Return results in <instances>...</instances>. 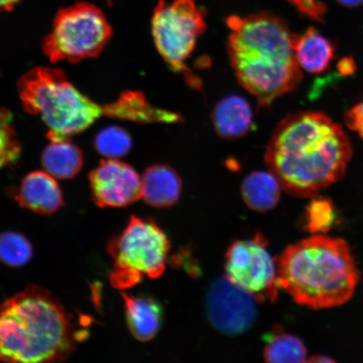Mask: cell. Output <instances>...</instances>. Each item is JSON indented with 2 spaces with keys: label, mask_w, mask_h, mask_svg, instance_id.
I'll return each mask as SVG.
<instances>
[{
  "label": "cell",
  "mask_w": 363,
  "mask_h": 363,
  "mask_svg": "<svg viewBox=\"0 0 363 363\" xmlns=\"http://www.w3.org/2000/svg\"><path fill=\"white\" fill-rule=\"evenodd\" d=\"M352 155L342 126L323 113L303 111L277 125L265 162L284 191L310 198L343 178Z\"/></svg>",
  "instance_id": "obj_1"
},
{
  "label": "cell",
  "mask_w": 363,
  "mask_h": 363,
  "mask_svg": "<svg viewBox=\"0 0 363 363\" xmlns=\"http://www.w3.org/2000/svg\"><path fill=\"white\" fill-rule=\"evenodd\" d=\"M228 54L235 76L261 106L291 92L302 80L287 22L270 13L230 16Z\"/></svg>",
  "instance_id": "obj_2"
},
{
  "label": "cell",
  "mask_w": 363,
  "mask_h": 363,
  "mask_svg": "<svg viewBox=\"0 0 363 363\" xmlns=\"http://www.w3.org/2000/svg\"><path fill=\"white\" fill-rule=\"evenodd\" d=\"M78 335L62 303L31 285L0 306V361L45 363L67 359Z\"/></svg>",
  "instance_id": "obj_3"
},
{
  "label": "cell",
  "mask_w": 363,
  "mask_h": 363,
  "mask_svg": "<svg viewBox=\"0 0 363 363\" xmlns=\"http://www.w3.org/2000/svg\"><path fill=\"white\" fill-rule=\"evenodd\" d=\"M359 270L342 239L314 235L285 249L278 261V281L298 305L321 310L352 297Z\"/></svg>",
  "instance_id": "obj_4"
},
{
  "label": "cell",
  "mask_w": 363,
  "mask_h": 363,
  "mask_svg": "<svg viewBox=\"0 0 363 363\" xmlns=\"http://www.w3.org/2000/svg\"><path fill=\"white\" fill-rule=\"evenodd\" d=\"M17 89L24 110L47 125L50 140L70 138L107 116L106 106L80 92L58 68H33L18 81Z\"/></svg>",
  "instance_id": "obj_5"
},
{
  "label": "cell",
  "mask_w": 363,
  "mask_h": 363,
  "mask_svg": "<svg viewBox=\"0 0 363 363\" xmlns=\"http://www.w3.org/2000/svg\"><path fill=\"white\" fill-rule=\"evenodd\" d=\"M107 251L113 259L108 280L116 289H128L146 278L162 275L170 242L153 221L133 216L123 231L108 243Z\"/></svg>",
  "instance_id": "obj_6"
},
{
  "label": "cell",
  "mask_w": 363,
  "mask_h": 363,
  "mask_svg": "<svg viewBox=\"0 0 363 363\" xmlns=\"http://www.w3.org/2000/svg\"><path fill=\"white\" fill-rule=\"evenodd\" d=\"M106 16L92 4L82 2L59 11L51 33L43 43L50 61L78 62L96 57L111 39Z\"/></svg>",
  "instance_id": "obj_7"
},
{
  "label": "cell",
  "mask_w": 363,
  "mask_h": 363,
  "mask_svg": "<svg viewBox=\"0 0 363 363\" xmlns=\"http://www.w3.org/2000/svg\"><path fill=\"white\" fill-rule=\"evenodd\" d=\"M206 11L195 0H160L154 10L152 33L160 55L175 72H182L193 87L201 82L192 78L185 62L191 56L197 40L206 29Z\"/></svg>",
  "instance_id": "obj_8"
},
{
  "label": "cell",
  "mask_w": 363,
  "mask_h": 363,
  "mask_svg": "<svg viewBox=\"0 0 363 363\" xmlns=\"http://www.w3.org/2000/svg\"><path fill=\"white\" fill-rule=\"evenodd\" d=\"M267 240L257 235L251 240H237L225 255V277L257 303H274L279 297L278 262L267 249Z\"/></svg>",
  "instance_id": "obj_9"
},
{
  "label": "cell",
  "mask_w": 363,
  "mask_h": 363,
  "mask_svg": "<svg viewBox=\"0 0 363 363\" xmlns=\"http://www.w3.org/2000/svg\"><path fill=\"white\" fill-rule=\"evenodd\" d=\"M257 303L252 295L225 276L222 277L208 290L206 301L208 319L221 333L242 334L251 328L256 320Z\"/></svg>",
  "instance_id": "obj_10"
},
{
  "label": "cell",
  "mask_w": 363,
  "mask_h": 363,
  "mask_svg": "<svg viewBox=\"0 0 363 363\" xmlns=\"http://www.w3.org/2000/svg\"><path fill=\"white\" fill-rule=\"evenodd\" d=\"M94 202L101 208H122L142 198V178L119 159H106L90 172Z\"/></svg>",
  "instance_id": "obj_11"
},
{
  "label": "cell",
  "mask_w": 363,
  "mask_h": 363,
  "mask_svg": "<svg viewBox=\"0 0 363 363\" xmlns=\"http://www.w3.org/2000/svg\"><path fill=\"white\" fill-rule=\"evenodd\" d=\"M13 195L21 207L40 215H52L65 203L56 179L45 171L30 172Z\"/></svg>",
  "instance_id": "obj_12"
},
{
  "label": "cell",
  "mask_w": 363,
  "mask_h": 363,
  "mask_svg": "<svg viewBox=\"0 0 363 363\" xmlns=\"http://www.w3.org/2000/svg\"><path fill=\"white\" fill-rule=\"evenodd\" d=\"M124 299L127 325L139 342H149L161 328L163 311L161 303L151 297L121 293Z\"/></svg>",
  "instance_id": "obj_13"
},
{
  "label": "cell",
  "mask_w": 363,
  "mask_h": 363,
  "mask_svg": "<svg viewBox=\"0 0 363 363\" xmlns=\"http://www.w3.org/2000/svg\"><path fill=\"white\" fill-rule=\"evenodd\" d=\"M182 180L171 167L153 165L142 177V198L154 208H167L179 201Z\"/></svg>",
  "instance_id": "obj_14"
},
{
  "label": "cell",
  "mask_w": 363,
  "mask_h": 363,
  "mask_svg": "<svg viewBox=\"0 0 363 363\" xmlns=\"http://www.w3.org/2000/svg\"><path fill=\"white\" fill-rule=\"evenodd\" d=\"M212 121L221 138H242L252 128V108L246 99L238 95H230L216 104L212 112Z\"/></svg>",
  "instance_id": "obj_15"
},
{
  "label": "cell",
  "mask_w": 363,
  "mask_h": 363,
  "mask_svg": "<svg viewBox=\"0 0 363 363\" xmlns=\"http://www.w3.org/2000/svg\"><path fill=\"white\" fill-rule=\"evenodd\" d=\"M294 48L299 67L312 74L328 69L335 56L334 44L314 27L295 36Z\"/></svg>",
  "instance_id": "obj_16"
},
{
  "label": "cell",
  "mask_w": 363,
  "mask_h": 363,
  "mask_svg": "<svg viewBox=\"0 0 363 363\" xmlns=\"http://www.w3.org/2000/svg\"><path fill=\"white\" fill-rule=\"evenodd\" d=\"M45 172L57 179H70L79 174L84 166V154L69 138L50 140L42 154Z\"/></svg>",
  "instance_id": "obj_17"
},
{
  "label": "cell",
  "mask_w": 363,
  "mask_h": 363,
  "mask_svg": "<svg viewBox=\"0 0 363 363\" xmlns=\"http://www.w3.org/2000/svg\"><path fill=\"white\" fill-rule=\"evenodd\" d=\"M108 117L119 118L140 123L178 122L181 117L151 106L142 93L125 92L116 102L108 104Z\"/></svg>",
  "instance_id": "obj_18"
},
{
  "label": "cell",
  "mask_w": 363,
  "mask_h": 363,
  "mask_svg": "<svg viewBox=\"0 0 363 363\" xmlns=\"http://www.w3.org/2000/svg\"><path fill=\"white\" fill-rule=\"evenodd\" d=\"M282 189L278 179L270 171H258L243 180L240 190L249 208L267 212L278 206Z\"/></svg>",
  "instance_id": "obj_19"
},
{
  "label": "cell",
  "mask_w": 363,
  "mask_h": 363,
  "mask_svg": "<svg viewBox=\"0 0 363 363\" xmlns=\"http://www.w3.org/2000/svg\"><path fill=\"white\" fill-rule=\"evenodd\" d=\"M263 357L270 363H296L306 361L307 350L295 335L276 330L267 337Z\"/></svg>",
  "instance_id": "obj_20"
},
{
  "label": "cell",
  "mask_w": 363,
  "mask_h": 363,
  "mask_svg": "<svg viewBox=\"0 0 363 363\" xmlns=\"http://www.w3.org/2000/svg\"><path fill=\"white\" fill-rule=\"evenodd\" d=\"M337 208L330 199L314 196L308 204L305 229L313 235H324L337 223Z\"/></svg>",
  "instance_id": "obj_21"
},
{
  "label": "cell",
  "mask_w": 363,
  "mask_h": 363,
  "mask_svg": "<svg viewBox=\"0 0 363 363\" xmlns=\"http://www.w3.org/2000/svg\"><path fill=\"white\" fill-rule=\"evenodd\" d=\"M94 147L106 159L123 157L133 147V139L120 126L111 125L102 129L94 138Z\"/></svg>",
  "instance_id": "obj_22"
},
{
  "label": "cell",
  "mask_w": 363,
  "mask_h": 363,
  "mask_svg": "<svg viewBox=\"0 0 363 363\" xmlns=\"http://www.w3.org/2000/svg\"><path fill=\"white\" fill-rule=\"evenodd\" d=\"M33 248L28 239L15 231L0 234V262L10 267H19L29 262Z\"/></svg>",
  "instance_id": "obj_23"
},
{
  "label": "cell",
  "mask_w": 363,
  "mask_h": 363,
  "mask_svg": "<svg viewBox=\"0 0 363 363\" xmlns=\"http://www.w3.org/2000/svg\"><path fill=\"white\" fill-rule=\"evenodd\" d=\"M11 120L7 111H0V169L19 160L21 154V145Z\"/></svg>",
  "instance_id": "obj_24"
},
{
  "label": "cell",
  "mask_w": 363,
  "mask_h": 363,
  "mask_svg": "<svg viewBox=\"0 0 363 363\" xmlns=\"http://www.w3.org/2000/svg\"><path fill=\"white\" fill-rule=\"evenodd\" d=\"M301 15L308 19L323 22L326 13V6L320 0H288Z\"/></svg>",
  "instance_id": "obj_25"
},
{
  "label": "cell",
  "mask_w": 363,
  "mask_h": 363,
  "mask_svg": "<svg viewBox=\"0 0 363 363\" xmlns=\"http://www.w3.org/2000/svg\"><path fill=\"white\" fill-rule=\"evenodd\" d=\"M345 123L363 140V101L345 113Z\"/></svg>",
  "instance_id": "obj_26"
},
{
  "label": "cell",
  "mask_w": 363,
  "mask_h": 363,
  "mask_svg": "<svg viewBox=\"0 0 363 363\" xmlns=\"http://www.w3.org/2000/svg\"><path fill=\"white\" fill-rule=\"evenodd\" d=\"M356 65L351 57H345L340 60L337 65V69L343 76L351 75L356 71Z\"/></svg>",
  "instance_id": "obj_27"
},
{
  "label": "cell",
  "mask_w": 363,
  "mask_h": 363,
  "mask_svg": "<svg viewBox=\"0 0 363 363\" xmlns=\"http://www.w3.org/2000/svg\"><path fill=\"white\" fill-rule=\"evenodd\" d=\"M20 0H0V12L12 11Z\"/></svg>",
  "instance_id": "obj_28"
},
{
  "label": "cell",
  "mask_w": 363,
  "mask_h": 363,
  "mask_svg": "<svg viewBox=\"0 0 363 363\" xmlns=\"http://www.w3.org/2000/svg\"><path fill=\"white\" fill-rule=\"evenodd\" d=\"M337 1L349 8L359 7L363 4V0H337Z\"/></svg>",
  "instance_id": "obj_29"
},
{
  "label": "cell",
  "mask_w": 363,
  "mask_h": 363,
  "mask_svg": "<svg viewBox=\"0 0 363 363\" xmlns=\"http://www.w3.org/2000/svg\"><path fill=\"white\" fill-rule=\"evenodd\" d=\"M310 362H334L335 360L333 358L326 356H314L308 359Z\"/></svg>",
  "instance_id": "obj_30"
}]
</instances>
